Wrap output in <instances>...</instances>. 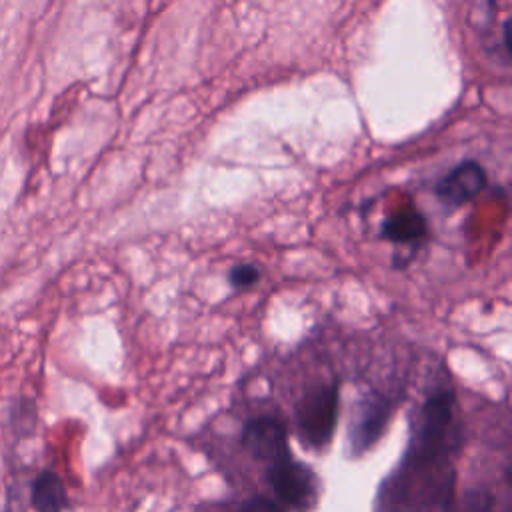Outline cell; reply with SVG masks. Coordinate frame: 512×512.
Returning a JSON list of instances; mask_svg holds the SVG:
<instances>
[{"mask_svg":"<svg viewBox=\"0 0 512 512\" xmlns=\"http://www.w3.org/2000/svg\"><path fill=\"white\" fill-rule=\"evenodd\" d=\"M234 512H280V508L266 498H250L242 502Z\"/></svg>","mask_w":512,"mask_h":512,"instance_id":"cell-11","label":"cell"},{"mask_svg":"<svg viewBox=\"0 0 512 512\" xmlns=\"http://www.w3.org/2000/svg\"><path fill=\"white\" fill-rule=\"evenodd\" d=\"M488 184L484 166L476 160H462L436 182V198L446 206H462L476 198Z\"/></svg>","mask_w":512,"mask_h":512,"instance_id":"cell-6","label":"cell"},{"mask_svg":"<svg viewBox=\"0 0 512 512\" xmlns=\"http://www.w3.org/2000/svg\"><path fill=\"white\" fill-rule=\"evenodd\" d=\"M488 4H490V6H492V4H494V0H488Z\"/></svg>","mask_w":512,"mask_h":512,"instance_id":"cell-12","label":"cell"},{"mask_svg":"<svg viewBox=\"0 0 512 512\" xmlns=\"http://www.w3.org/2000/svg\"><path fill=\"white\" fill-rule=\"evenodd\" d=\"M388 402L376 392H368L356 400L352 408V420L348 426V440L352 454H360L370 448L384 430L388 420Z\"/></svg>","mask_w":512,"mask_h":512,"instance_id":"cell-4","label":"cell"},{"mask_svg":"<svg viewBox=\"0 0 512 512\" xmlns=\"http://www.w3.org/2000/svg\"><path fill=\"white\" fill-rule=\"evenodd\" d=\"M454 394L450 390L434 392L420 412L418 430L414 436L412 454L416 458H434L446 438V432L452 422Z\"/></svg>","mask_w":512,"mask_h":512,"instance_id":"cell-3","label":"cell"},{"mask_svg":"<svg viewBox=\"0 0 512 512\" xmlns=\"http://www.w3.org/2000/svg\"><path fill=\"white\" fill-rule=\"evenodd\" d=\"M30 504L36 512H62L68 506L62 478L52 470H40L30 484Z\"/></svg>","mask_w":512,"mask_h":512,"instance_id":"cell-8","label":"cell"},{"mask_svg":"<svg viewBox=\"0 0 512 512\" xmlns=\"http://www.w3.org/2000/svg\"><path fill=\"white\" fill-rule=\"evenodd\" d=\"M242 446L256 460L266 464H272L290 454L286 426L276 416H258L250 420L242 430Z\"/></svg>","mask_w":512,"mask_h":512,"instance_id":"cell-5","label":"cell"},{"mask_svg":"<svg viewBox=\"0 0 512 512\" xmlns=\"http://www.w3.org/2000/svg\"><path fill=\"white\" fill-rule=\"evenodd\" d=\"M338 414V384H318L304 392L296 406V428L300 440L310 448L330 442Z\"/></svg>","mask_w":512,"mask_h":512,"instance_id":"cell-1","label":"cell"},{"mask_svg":"<svg viewBox=\"0 0 512 512\" xmlns=\"http://www.w3.org/2000/svg\"><path fill=\"white\" fill-rule=\"evenodd\" d=\"M426 232V218L410 204L392 212L382 224L384 238L394 244H418L426 236Z\"/></svg>","mask_w":512,"mask_h":512,"instance_id":"cell-7","label":"cell"},{"mask_svg":"<svg viewBox=\"0 0 512 512\" xmlns=\"http://www.w3.org/2000/svg\"><path fill=\"white\" fill-rule=\"evenodd\" d=\"M260 278V268L256 264H236L234 268H230L228 272V282L232 288H238V290H244V288H250L258 282Z\"/></svg>","mask_w":512,"mask_h":512,"instance_id":"cell-10","label":"cell"},{"mask_svg":"<svg viewBox=\"0 0 512 512\" xmlns=\"http://www.w3.org/2000/svg\"><path fill=\"white\" fill-rule=\"evenodd\" d=\"M266 478L276 496L294 512H314L320 496L316 474L290 454L266 466Z\"/></svg>","mask_w":512,"mask_h":512,"instance_id":"cell-2","label":"cell"},{"mask_svg":"<svg viewBox=\"0 0 512 512\" xmlns=\"http://www.w3.org/2000/svg\"><path fill=\"white\" fill-rule=\"evenodd\" d=\"M492 496L488 490L470 488L458 500L446 502V512H490Z\"/></svg>","mask_w":512,"mask_h":512,"instance_id":"cell-9","label":"cell"}]
</instances>
